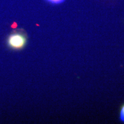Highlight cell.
Masks as SVG:
<instances>
[{"instance_id":"1","label":"cell","mask_w":124,"mask_h":124,"mask_svg":"<svg viewBox=\"0 0 124 124\" xmlns=\"http://www.w3.org/2000/svg\"><path fill=\"white\" fill-rule=\"evenodd\" d=\"M8 46L10 48L18 50L24 47L27 43V38L21 32H15L9 36Z\"/></svg>"},{"instance_id":"2","label":"cell","mask_w":124,"mask_h":124,"mask_svg":"<svg viewBox=\"0 0 124 124\" xmlns=\"http://www.w3.org/2000/svg\"><path fill=\"white\" fill-rule=\"evenodd\" d=\"M46 1L52 4H59L63 2L65 0H46Z\"/></svg>"},{"instance_id":"3","label":"cell","mask_w":124,"mask_h":124,"mask_svg":"<svg viewBox=\"0 0 124 124\" xmlns=\"http://www.w3.org/2000/svg\"><path fill=\"white\" fill-rule=\"evenodd\" d=\"M120 119L122 121L124 122V105L122 107L120 114Z\"/></svg>"}]
</instances>
